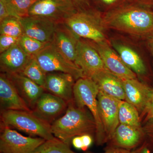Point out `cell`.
I'll list each match as a JSON object with an SVG mask.
<instances>
[{"label":"cell","mask_w":153,"mask_h":153,"mask_svg":"<svg viewBox=\"0 0 153 153\" xmlns=\"http://www.w3.org/2000/svg\"><path fill=\"white\" fill-rule=\"evenodd\" d=\"M1 126L13 128L32 136H38L46 140L55 138L51 125L36 116L32 111H1Z\"/></svg>","instance_id":"4"},{"label":"cell","mask_w":153,"mask_h":153,"mask_svg":"<svg viewBox=\"0 0 153 153\" xmlns=\"http://www.w3.org/2000/svg\"><path fill=\"white\" fill-rule=\"evenodd\" d=\"M20 38L8 35L0 36V53L5 52L15 44L19 43Z\"/></svg>","instance_id":"29"},{"label":"cell","mask_w":153,"mask_h":153,"mask_svg":"<svg viewBox=\"0 0 153 153\" xmlns=\"http://www.w3.org/2000/svg\"><path fill=\"white\" fill-rule=\"evenodd\" d=\"M133 153H152L151 149L145 140L142 144L133 151Z\"/></svg>","instance_id":"35"},{"label":"cell","mask_w":153,"mask_h":153,"mask_svg":"<svg viewBox=\"0 0 153 153\" xmlns=\"http://www.w3.org/2000/svg\"><path fill=\"white\" fill-rule=\"evenodd\" d=\"M86 153H96L88 152ZM100 153H133V151L128 150L121 148L114 147H107L104 152Z\"/></svg>","instance_id":"34"},{"label":"cell","mask_w":153,"mask_h":153,"mask_svg":"<svg viewBox=\"0 0 153 153\" xmlns=\"http://www.w3.org/2000/svg\"><path fill=\"white\" fill-rule=\"evenodd\" d=\"M99 92L97 85L91 78H79L74 83L73 89L74 102L77 106L85 107L91 113L96 126V143L97 146H102L107 143V139L99 109L97 100Z\"/></svg>","instance_id":"3"},{"label":"cell","mask_w":153,"mask_h":153,"mask_svg":"<svg viewBox=\"0 0 153 153\" xmlns=\"http://www.w3.org/2000/svg\"><path fill=\"white\" fill-rule=\"evenodd\" d=\"M98 52L105 68L122 80L136 79V74L123 63L117 54L106 43L88 41Z\"/></svg>","instance_id":"10"},{"label":"cell","mask_w":153,"mask_h":153,"mask_svg":"<svg viewBox=\"0 0 153 153\" xmlns=\"http://www.w3.org/2000/svg\"><path fill=\"white\" fill-rule=\"evenodd\" d=\"M7 74L20 95L33 110L40 97L46 91L45 88L22 74Z\"/></svg>","instance_id":"20"},{"label":"cell","mask_w":153,"mask_h":153,"mask_svg":"<svg viewBox=\"0 0 153 153\" xmlns=\"http://www.w3.org/2000/svg\"><path fill=\"white\" fill-rule=\"evenodd\" d=\"M112 45L123 63L136 74L144 75L146 68L143 61L135 51L126 45L113 42Z\"/></svg>","instance_id":"22"},{"label":"cell","mask_w":153,"mask_h":153,"mask_svg":"<svg viewBox=\"0 0 153 153\" xmlns=\"http://www.w3.org/2000/svg\"><path fill=\"white\" fill-rule=\"evenodd\" d=\"M91 79L97 85L99 91L111 97L125 100V91L122 80L107 69L98 72Z\"/></svg>","instance_id":"21"},{"label":"cell","mask_w":153,"mask_h":153,"mask_svg":"<svg viewBox=\"0 0 153 153\" xmlns=\"http://www.w3.org/2000/svg\"><path fill=\"white\" fill-rule=\"evenodd\" d=\"M125 91V101L134 107L140 117L147 106L153 88L137 78L122 80Z\"/></svg>","instance_id":"17"},{"label":"cell","mask_w":153,"mask_h":153,"mask_svg":"<svg viewBox=\"0 0 153 153\" xmlns=\"http://www.w3.org/2000/svg\"><path fill=\"white\" fill-rule=\"evenodd\" d=\"M37 1H38V0H37Z\"/></svg>","instance_id":"40"},{"label":"cell","mask_w":153,"mask_h":153,"mask_svg":"<svg viewBox=\"0 0 153 153\" xmlns=\"http://www.w3.org/2000/svg\"><path fill=\"white\" fill-rule=\"evenodd\" d=\"M10 15L3 2L0 1V22H2Z\"/></svg>","instance_id":"36"},{"label":"cell","mask_w":153,"mask_h":153,"mask_svg":"<svg viewBox=\"0 0 153 153\" xmlns=\"http://www.w3.org/2000/svg\"><path fill=\"white\" fill-rule=\"evenodd\" d=\"M105 27L134 36L153 34V11L136 7L120 8L102 18Z\"/></svg>","instance_id":"2"},{"label":"cell","mask_w":153,"mask_h":153,"mask_svg":"<svg viewBox=\"0 0 153 153\" xmlns=\"http://www.w3.org/2000/svg\"><path fill=\"white\" fill-rule=\"evenodd\" d=\"M144 131L145 141L147 143L151 151H153V118L143 124Z\"/></svg>","instance_id":"30"},{"label":"cell","mask_w":153,"mask_h":153,"mask_svg":"<svg viewBox=\"0 0 153 153\" xmlns=\"http://www.w3.org/2000/svg\"><path fill=\"white\" fill-rule=\"evenodd\" d=\"M97 100L107 143L120 124L118 114L121 100L106 95L100 91L99 92Z\"/></svg>","instance_id":"14"},{"label":"cell","mask_w":153,"mask_h":153,"mask_svg":"<svg viewBox=\"0 0 153 153\" xmlns=\"http://www.w3.org/2000/svg\"><path fill=\"white\" fill-rule=\"evenodd\" d=\"M74 63L88 78H91L98 72L107 69L96 49L88 41L80 39L77 44Z\"/></svg>","instance_id":"9"},{"label":"cell","mask_w":153,"mask_h":153,"mask_svg":"<svg viewBox=\"0 0 153 153\" xmlns=\"http://www.w3.org/2000/svg\"><path fill=\"white\" fill-rule=\"evenodd\" d=\"M37 0H0L3 2L10 16L19 19L29 16L31 7Z\"/></svg>","instance_id":"24"},{"label":"cell","mask_w":153,"mask_h":153,"mask_svg":"<svg viewBox=\"0 0 153 153\" xmlns=\"http://www.w3.org/2000/svg\"><path fill=\"white\" fill-rule=\"evenodd\" d=\"M77 10H86L89 7V0H71Z\"/></svg>","instance_id":"33"},{"label":"cell","mask_w":153,"mask_h":153,"mask_svg":"<svg viewBox=\"0 0 153 153\" xmlns=\"http://www.w3.org/2000/svg\"><path fill=\"white\" fill-rule=\"evenodd\" d=\"M1 126V153H34L46 141L41 137L24 136L9 127Z\"/></svg>","instance_id":"7"},{"label":"cell","mask_w":153,"mask_h":153,"mask_svg":"<svg viewBox=\"0 0 153 153\" xmlns=\"http://www.w3.org/2000/svg\"><path fill=\"white\" fill-rule=\"evenodd\" d=\"M0 33L1 35L20 38L23 35L20 19L9 16L0 22Z\"/></svg>","instance_id":"27"},{"label":"cell","mask_w":153,"mask_h":153,"mask_svg":"<svg viewBox=\"0 0 153 153\" xmlns=\"http://www.w3.org/2000/svg\"><path fill=\"white\" fill-rule=\"evenodd\" d=\"M118 116L120 123L137 127L143 126L137 110L125 100H121L120 103Z\"/></svg>","instance_id":"23"},{"label":"cell","mask_w":153,"mask_h":153,"mask_svg":"<svg viewBox=\"0 0 153 153\" xmlns=\"http://www.w3.org/2000/svg\"><path fill=\"white\" fill-rule=\"evenodd\" d=\"M75 79L71 75L61 72L47 73L45 90L64 100L68 103L74 100L73 89Z\"/></svg>","instance_id":"16"},{"label":"cell","mask_w":153,"mask_h":153,"mask_svg":"<svg viewBox=\"0 0 153 153\" xmlns=\"http://www.w3.org/2000/svg\"><path fill=\"white\" fill-rule=\"evenodd\" d=\"M79 39L63 22L57 25L51 43L67 59L74 63Z\"/></svg>","instance_id":"18"},{"label":"cell","mask_w":153,"mask_h":153,"mask_svg":"<svg viewBox=\"0 0 153 153\" xmlns=\"http://www.w3.org/2000/svg\"><path fill=\"white\" fill-rule=\"evenodd\" d=\"M34 56L46 73L63 72L71 75L76 80L86 77L81 68L67 59L51 42Z\"/></svg>","instance_id":"6"},{"label":"cell","mask_w":153,"mask_h":153,"mask_svg":"<svg viewBox=\"0 0 153 153\" xmlns=\"http://www.w3.org/2000/svg\"><path fill=\"white\" fill-rule=\"evenodd\" d=\"M71 144L75 149L81 150L82 147V143L81 136L74 137L72 140Z\"/></svg>","instance_id":"37"},{"label":"cell","mask_w":153,"mask_h":153,"mask_svg":"<svg viewBox=\"0 0 153 153\" xmlns=\"http://www.w3.org/2000/svg\"><path fill=\"white\" fill-rule=\"evenodd\" d=\"M100 2L107 5H111L116 2L118 0H99Z\"/></svg>","instance_id":"38"},{"label":"cell","mask_w":153,"mask_h":153,"mask_svg":"<svg viewBox=\"0 0 153 153\" xmlns=\"http://www.w3.org/2000/svg\"><path fill=\"white\" fill-rule=\"evenodd\" d=\"M146 137L142 126L120 123L108 142V146L133 151L142 144Z\"/></svg>","instance_id":"12"},{"label":"cell","mask_w":153,"mask_h":153,"mask_svg":"<svg viewBox=\"0 0 153 153\" xmlns=\"http://www.w3.org/2000/svg\"><path fill=\"white\" fill-rule=\"evenodd\" d=\"M77 11L71 0H38L30 8L29 16L47 18L60 23Z\"/></svg>","instance_id":"8"},{"label":"cell","mask_w":153,"mask_h":153,"mask_svg":"<svg viewBox=\"0 0 153 153\" xmlns=\"http://www.w3.org/2000/svg\"><path fill=\"white\" fill-rule=\"evenodd\" d=\"M68 102L49 92H44L38 100L32 112L50 124L65 112Z\"/></svg>","instance_id":"13"},{"label":"cell","mask_w":153,"mask_h":153,"mask_svg":"<svg viewBox=\"0 0 153 153\" xmlns=\"http://www.w3.org/2000/svg\"><path fill=\"white\" fill-rule=\"evenodd\" d=\"M33 56L26 54L19 43L15 44L1 53V72L7 74H20Z\"/></svg>","instance_id":"19"},{"label":"cell","mask_w":153,"mask_h":153,"mask_svg":"<svg viewBox=\"0 0 153 153\" xmlns=\"http://www.w3.org/2000/svg\"><path fill=\"white\" fill-rule=\"evenodd\" d=\"M49 43H43L25 35L20 37L19 42L24 52L31 56L36 55Z\"/></svg>","instance_id":"28"},{"label":"cell","mask_w":153,"mask_h":153,"mask_svg":"<svg viewBox=\"0 0 153 153\" xmlns=\"http://www.w3.org/2000/svg\"><path fill=\"white\" fill-rule=\"evenodd\" d=\"M140 118L141 121L143 119V124L153 118V88L147 106L140 116Z\"/></svg>","instance_id":"31"},{"label":"cell","mask_w":153,"mask_h":153,"mask_svg":"<svg viewBox=\"0 0 153 153\" xmlns=\"http://www.w3.org/2000/svg\"><path fill=\"white\" fill-rule=\"evenodd\" d=\"M149 44L153 55V34L149 36Z\"/></svg>","instance_id":"39"},{"label":"cell","mask_w":153,"mask_h":153,"mask_svg":"<svg viewBox=\"0 0 153 153\" xmlns=\"http://www.w3.org/2000/svg\"><path fill=\"white\" fill-rule=\"evenodd\" d=\"M20 21L23 35L45 43L52 42L55 30L59 24L47 18L35 16L20 19Z\"/></svg>","instance_id":"11"},{"label":"cell","mask_w":153,"mask_h":153,"mask_svg":"<svg viewBox=\"0 0 153 153\" xmlns=\"http://www.w3.org/2000/svg\"><path fill=\"white\" fill-rule=\"evenodd\" d=\"M55 137L70 146L76 136L95 135L96 126L94 118L85 107L77 106L74 100L68 102L66 111L51 124Z\"/></svg>","instance_id":"1"},{"label":"cell","mask_w":153,"mask_h":153,"mask_svg":"<svg viewBox=\"0 0 153 153\" xmlns=\"http://www.w3.org/2000/svg\"><path fill=\"white\" fill-rule=\"evenodd\" d=\"M0 104L1 111H32L8 74L2 72L0 75Z\"/></svg>","instance_id":"15"},{"label":"cell","mask_w":153,"mask_h":153,"mask_svg":"<svg viewBox=\"0 0 153 153\" xmlns=\"http://www.w3.org/2000/svg\"><path fill=\"white\" fill-rule=\"evenodd\" d=\"M64 23L79 38L96 43L105 41L102 19L97 12L89 9L77 10Z\"/></svg>","instance_id":"5"},{"label":"cell","mask_w":153,"mask_h":153,"mask_svg":"<svg viewBox=\"0 0 153 153\" xmlns=\"http://www.w3.org/2000/svg\"><path fill=\"white\" fill-rule=\"evenodd\" d=\"M20 74L44 88L47 73L41 68L34 55Z\"/></svg>","instance_id":"25"},{"label":"cell","mask_w":153,"mask_h":153,"mask_svg":"<svg viewBox=\"0 0 153 153\" xmlns=\"http://www.w3.org/2000/svg\"><path fill=\"white\" fill-rule=\"evenodd\" d=\"M82 143V151H86L90 146L93 142L92 135L90 134H85L81 136Z\"/></svg>","instance_id":"32"},{"label":"cell","mask_w":153,"mask_h":153,"mask_svg":"<svg viewBox=\"0 0 153 153\" xmlns=\"http://www.w3.org/2000/svg\"><path fill=\"white\" fill-rule=\"evenodd\" d=\"M70 146L55 137L46 140L35 150L34 153H75Z\"/></svg>","instance_id":"26"}]
</instances>
